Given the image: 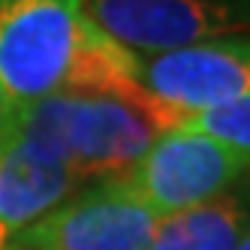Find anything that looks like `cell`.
<instances>
[{"label": "cell", "mask_w": 250, "mask_h": 250, "mask_svg": "<svg viewBox=\"0 0 250 250\" xmlns=\"http://www.w3.org/2000/svg\"><path fill=\"white\" fill-rule=\"evenodd\" d=\"M247 226V202L235 193H223L211 202L160 217L148 250H235Z\"/></svg>", "instance_id": "8"}, {"label": "cell", "mask_w": 250, "mask_h": 250, "mask_svg": "<svg viewBox=\"0 0 250 250\" xmlns=\"http://www.w3.org/2000/svg\"><path fill=\"white\" fill-rule=\"evenodd\" d=\"M184 118L151 94H79L58 91L51 97L19 103L6 136L55 157L76 181H103L130 172L148 145Z\"/></svg>", "instance_id": "1"}, {"label": "cell", "mask_w": 250, "mask_h": 250, "mask_svg": "<svg viewBox=\"0 0 250 250\" xmlns=\"http://www.w3.org/2000/svg\"><path fill=\"white\" fill-rule=\"evenodd\" d=\"M6 250H19V247H6Z\"/></svg>", "instance_id": "12"}, {"label": "cell", "mask_w": 250, "mask_h": 250, "mask_svg": "<svg viewBox=\"0 0 250 250\" xmlns=\"http://www.w3.org/2000/svg\"><path fill=\"white\" fill-rule=\"evenodd\" d=\"M76 175L55 157L6 136L0 142V250L76 193Z\"/></svg>", "instance_id": "7"}, {"label": "cell", "mask_w": 250, "mask_h": 250, "mask_svg": "<svg viewBox=\"0 0 250 250\" xmlns=\"http://www.w3.org/2000/svg\"><path fill=\"white\" fill-rule=\"evenodd\" d=\"M15 112H19V103H15V100L6 94V87L0 84V142L6 139L12 121H15Z\"/></svg>", "instance_id": "10"}, {"label": "cell", "mask_w": 250, "mask_h": 250, "mask_svg": "<svg viewBox=\"0 0 250 250\" xmlns=\"http://www.w3.org/2000/svg\"><path fill=\"white\" fill-rule=\"evenodd\" d=\"M184 124L211 139H217L220 145L241 154L244 160H250V94L232 100V103H223V105H214L208 112H199V115L187 118Z\"/></svg>", "instance_id": "9"}, {"label": "cell", "mask_w": 250, "mask_h": 250, "mask_svg": "<svg viewBox=\"0 0 250 250\" xmlns=\"http://www.w3.org/2000/svg\"><path fill=\"white\" fill-rule=\"evenodd\" d=\"M97 30L84 0H0V84L15 103L63 91Z\"/></svg>", "instance_id": "2"}, {"label": "cell", "mask_w": 250, "mask_h": 250, "mask_svg": "<svg viewBox=\"0 0 250 250\" xmlns=\"http://www.w3.org/2000/svg\"><path fill=\"white\" fill-rule=\"evenodd\" d=\"M145 91L184 121L250 94V33L139 58Z\"/></svg>", "instance_id": "6"}, {"label": "cell", "mask_w": 250, "mask_h": 250, "mask_svg": "<svg viewBox=\"0 0 250 250\" xmlns=\"http://www.w3.org/2000/svg\"><path fill=\"white\" fill-rule=\"evenodd\" d=\"M235 250H250V226L244 229V235H241V241L235 244Z\"/></svg>", "instance_id": "11"}, {"label": "cell", "mask_w": 250, "mask_h": 250, "mask_svg": "<svg viewBox=\"0 0 250 250\" xmlns=\"http://www.w3.org/2000/svg\"><path fill=\"white\" fill-rule=\"evenodd\" d=\"M157 214L118 178L73 193L12 238L19 250H148Z\"/></svg>", "instance_id": "5"}, {"label": "cell", "mask_w": 250, "mask_h": 250, "mask_svg": "<svg viewBox=\"0 0 250 250\" xmlns=\"http://www.w3.org/2000/svg\"><path fill=\"white\" fill-rule=\"evenodd\" d=\"M84 9L139 58L250 33V0H84Z\"/></svg>", "instance_id": "4"}, {"label": "cell", "mask_w": 250, "mask_h": 250, "mask_svg": "<svg viewBox=\"0 0 250 250\" xmlns=\"http://www.w3.org/2000/svg\"><path fill=\"white\" fill-rule=\"evenodd\" d=\"M250 172V160L217 139L178 124L163 130L142 154L124 181L157 217L211 202Z\"/></svg>", "instance_id": "3"}]
</instances>
